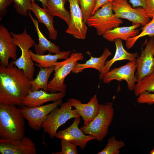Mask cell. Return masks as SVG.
I'll return each instance as SVG.
<instances>
[{
    "label": "cell",
    "instance_id": "cell-1",
    "mask_svg": "<svg viewBox=\"0 0 154 154\" xmlns=\"http://www.w3.org/2000/svg\"><path fill=\"white\" fill-rule=\"evenodd\" d=\"M30 80L11 62L0 66V103L19 106L30 90Z\"/></svg>",
    "mask_w": 154,
    "mask_h": 154
},
{
    "label": "cell",
    "instance_id": "cell-2",
    "mask_svg": "<svg viewBox=\"0 0 154 154\" xmlns=\"http://www.w3.org/2000/svg\"><path fill=\"white\" fill-rule=\"evenodd\" d=\"M17 106L0 103V139L15 141L24 137L25 118Z\"/></svg>",
    "mask_w": 154,
    "mask_h": 154
},
{
    "label": "cell",
    "instance_id": "cell-3",
    "mask_svg": "<svg viewBox=\"0 0 154 154\" xmlns=\"http://www.w3.org/2000/svg\"><path fill=\"white\" fill-rule=\"evenodd\" d=\"M10 33L14 42L20 48L21 53L18 59L11 62L19 69L22 70L26 77L31 80H33L35 67L29 51L30 48L34 46L35 42L30 35L27 34L26 28L21 33L16 34L12 32Z\"/></svg>",
    "mask_w": 154,
    "mask_h": 154
},
{
    "label": "cell",
    "instance_id": "cell-4",
    "mask_svg": "<svg viewBox=\"0 0 154 154\" xmlns=\"http://www.w3.org/2000/svg\"><path fill=\"white\" fill-rule=\"evenodd\" d=\"M99 113L88 125L80 129L84 134L93 136L99 141H102L108 133V128L114 116V109L112 102L99 105Z\"/></svg>",
    "mask_w": 154,
    "mask_h": 154
},
{
    "label": "cell",
    "instance_id": "cell-5",
    "mask_svg": "<svg viewBox=\"0 0 154 154\" xmlns=\"http://www.w3.org/2000/svg\"><path fill=\"white\" fill-rule=\"evenodd\" d=\"M70 99L64 103L60 108L53 110L46 117L41 125L45 132L51 138L55 137L59 127L68 120L80 117V116L76 109H72Z\"/></svg>",
    "mask_w": 154,
    "mask_h": 154
},
{
    "label": "cell",
    "instance_id": "cell-6",
    "mask_svg": "<svg viewBox=\"0 0 154 154\" xmlns=\"http://www.w3.org/2000/svg\"><path fill=\"white\" fill-rule=\"evenodd\" d=\"M84 58L82 53L74 52L71 54L67 59L56 62L54 64V76L48 83V91L52 93L65 92L66 86L64 80L66 77L72 71L78 61L82 60Z\"/></svg>",
    "mask_w": 154,
    "mask_h": 154
},
{
    "label": "cell",
    "instance_id": "cell-7",
    "mask_svg": "<svg viewBox=\"0 0 154 154\" xmlns=\"http://www.w3.org/2000/svg\"><path fill=\"white\" fill-rule=\"evenodd\" d=\"M112 3H109L102 6L87 21L86 24L95 28L98 36H102L107 31L118 27L123 23L121 19L115 17Z\"/></svg>",
    "mask_w": 154,
    "mask_h": 154
},
{
    "label": "cell",
    "instance_id": "cell-8",
    "mask_svg": "<svg viewBox=\"0 0 154 154\" xmlns=\"http://www.w3.org/2000/svg\"><path fill=\"white\" fill-rule=\"evenodd\" d=\"M112 7L115 17L127 19L133 24L139 23L144 26L150 21L144 8H133L127 0H115L112 2Z\"/></svg>",
    "mask_w": 154,
    "mask_h": 154
},
{
    "label": "cell",
    "instance_id": "cell-9",
    "mask_svg": "<svg viewBox=\"0 0 154 154\" xmlns=\"http://www.w3.org/2000/svg\"><path fill=\"white\" fill-rule=\"evenodd\" d=\"M136 68V61H129L124 65L110 70L104 75L102 80L107 84L114 80H125L128 89L133 91L137 82L135 76Z\"/></svg>",
    "mask_w": 154,
    "mask_h": 154
},
{
    "label": "cell",
    "instance_id": "cell-10",
    "mask_svg": "<svg viewBox=\"0 0 154 154\" xmlns=\"http://www.w3.org/2000/svg\"><path fill=\"white\" fill-rule=\"evenodd\" d=\"M62 102L61 100L50 104L31 108L22 106L21 110L30 128L37 130L41 128L42 123L46 116Z\"/></svg>",
    "mask_w": 154,
    "mask_h": 154
},
{
    "label": "cell",
    "instance_id": "cell-11",
    "mask_svg": "<svg viewBox=\"0 0 154 154\" xmlns=\"http://www.w3.org/2000/svg\"><path fill=\"white\" fill-rule=\"evenodd\" d=\"M69 4L70 20L66 31L74 38L83 40L86 37L88 27L84 21L78 0H67Z\"/></svg>",
    "mask_w": 154,
    "mask_h": 154
},
{
    "label": "cell",
    "instance_id": "cell-12",
    "mask_svg": "<svg viewBox=\"0 0 154 154\" xmlns=\"http://www.w3.org/2000/svg\"><path fill=\"white\" fill-rule=\"evenodd\" d=\"M154 38L151 37L144 50L136 60L137 82L145 76L154 72Z\"/></svg>",
    "mask_w": 154,
    "mask_h": 154
},
{
    "label": "cell",
    "instance_id": "cell-13",
    "mask_svg": "<svg viewBox=\"0 0 154 154\" xmlns=\"http://www.w3.org/2000/svg\"><path fill=\"white\" fill-rule=\"evenodd\" d=\"M35 143L29 137L12 140L0 139V153L1 154H36Z\"/></svg>",
    "mask_w": 154,
    "mask_h": 154
},
{
    "label": "cell",
    "instance_id": "cell-14",
    "mask_svg": "<svg viewBox=\"0 0 154 154\" xmlns=\"http://www.w3.org/2000/svg\"><path fill=\"white\" fill-rule=\"evenodd\" d=\"M80 123V117L74 118L73 122L69 127L57 132L55 137L68 141L83 149L88 142L95 139L93 136L86 135L82 132L78 126Z\"/></svg>",
    "mask_w": 154,
    "mask_h": 154
},
{
    "label": "cell",
    "instance_id": "cell-15",
    "mask_svg": "<svg viewBox=\"0 0 154 154\" xmlns=\"http://www.w3.org/2000/svg\"><path fill=\"white\" fill-rule=\"evenodd\" d=\"M4 25L0 26V64L6 67L9 64V59L16 60L17 45L14 42L13 37Z\"/></svg>",
    "mask_w": 154,
    "mask_h": 154
},
{
    "label": "cell",
    "instance_id": "cell-16",
    "mask_svg": "<svg viewBox=\"0 0 154 154\" xmlns=\"http://www.w3.org/2000/svg\"><path fill=\"white\" fill-rule=\"evenodd\" d=\"M65 92L48 93L42 89L32 91L30 90L22 103V106L31 108L42 105L48 102H56L62 100Z\"/></svg>",
    "mask_w": 154,
    "mask_h": 154
},
{
    "label": "cell",
    "instance_id": "cell-17",
    "mask_svg": "<svg viewBox=\"0 0 154 154\" xmlns=\"http://www.w3.org/2000/svg\"><path fill=\"white\" fill-rule=\"evenodd\" d=\"M72 107H74L84 121V126L88 125L98 115L99 105L96 94L94 95L87 103L83 104L80 100L70 99Z\"/></svg>",
    "mask_w": 154,
    "mask_h": 154
},
{
    "label": "cell",
    "instance_id": "cell-18",
    "mask_svg": "<svg viewBox=\"0 0 154 154\" xmlns=\"http://www.w3.org/2000/svg\"><path fill=\"white\" fill-rule=\"evenodd\" d=\"M31 11L37 19L38 22L43 24L48 31L50 39L55 40L57 35V31L54 25V16L46 8H41L34 1H32Z\"/></svg>",
    "mask_w": 154,
    "mask_h": 154
},
{
    "label": "cell",
    "instance_id": "cell-19",
    "mask_svg": "<svg viewBox=\"0 0 154 154\" xmlns=\"http://www.w3.org/2000/svg\"><path fill=\"white\" fill-rule=\"evenodd\" d=\"M114 42L116 46L114 56L111 59L106 61L102 72L99 75L100 80H102L104 75L110 70L111 67L115 62L123 60L136 61L139 56L137 52L131 53L127 52L124 48L122 40L120 39H116Z\"/></svg>",
    "mask_w": 154,
    "mask_h": 154
},
{
    "label": "cell",
    "instance_id": "cell-20",
    "mask_svg": "<svg viewBox=\"0 0 154 154\" xmlns=\"http://www.w3.org/2000/svg\"><path fill=\"white\" fill-rule=\"evenodd\" d=\"M28 12V15L33 23L38 36V43L37 44L35 42L34 46L35 53L42 55L46 51L50 53L55 54L60 52V51L59 47L55 45L45 37L39 28L38 21L33 17L30 10Z\"/></svg>",
    "mask_w": 154,
    "mask_h": 154
},
{
    "label": "cell",
    "instance_id": "cell-21",
    "mask_svg": "<svg viewBox=\"0 0 154 154\" xmlns=\"http://www.w3.org/2000/svg\"><path fill=\"white\" fill-rule=\"evenodd\" d=\"M137 23L129 26L117 27L106 32L103 35V38L110 42H114L116 39L126 41L129 38L135 37L139 34L137 28L141 26Z\"/></svg>",
    "mask_w": 154,
    "mask_h": 154
},
{
    "label": "cell",
    "instance_id": "cell-22",
    "mask_svg": "<svg viewBox=\"0 0 154 154\" xmlns=\"http://www.w3.org/2000/svg\"><path fill=\"white\" fill-rule=\"evenodd\" d=\"M112 55V52L107 48H105L102 54L98 57L90 55V58L84 63L78 62L73 69V73L77 74L82 72L83 70L88 68H93L97 70L100 74L104 70L107 58Z\"/></svg>",
    "mask_w": 154,
    "mask_h": 154
},
{
    "label": "cell",
    "instance_id": "cell-23",
    "mask_svg": "<svg viewBox=\"0 0 154 154\" xmlns=\"http://www.w3.org/2000/svg\"><path fill=\"white\" fill-rule=\"evenodd\" d=\"M71 51H60V52L52 55L49 52L46 55H41L34 53L30 50L29 53L33 61L36 62V65L39 67L48 68L54 66L58 59H66L71 54Z\"/></svg>",
    "mask_w": 154,
    "mask_h": 154
},
{
    "label": "cell",
    "instance_id": "cell-24",
    "mask_svg": "<svg viewBox=\"0 0 154 154\" xmlns=\"http://www.w3.org/2000/svg\"><path fill=\"white\" fill-rule=\"evenodd\" d=\"M55 66L48 68L39 67L40 70L35 79L30 80V90L32 91L41 89L48 92V80L52 73L54 71Z\"/></svg>",
    "mask_w": 154,
    "mask_h": 154
},
{
    "label": "cell",
    "instance_id": "cell-25",
    "mask_svg": "<svg viewBox=\"0 0 154 154\" xmlns=\"http://www.w3.org/2000/svg\"><path fill=\"white\" fill-rule=\"evenodd\" d=\"M67 0H48L46 8L54 17L63 20L68 25L70 20V13L65 7Z\"/></svg>",
    "mask_w": 154,
    "mask_h": 154
},
{
    "label": "cell",
    "instance_id": "cell-26",
    "mask_svg": "<svg viewBox=\"0 0 154 154\" xmlns=\"http://www.w3.org/2000/svg\"><path fill=\"white\" fill-rule=\"evenodd\" d=\"M152 19L142 28V31L136 36L129 38L125 41V45L128 49L132 48L135 42L139 38L147 36L149 37L154 36V16Z\"/></svg>",
    "mask_w": 154,
    "mask_h": 154
},
{
    "label": "cell",
    "instance_id": "cell-27",
    "mask_svg": "<svg viewBox=\"0 0 154 154\" xmlns=\"http://www.w3.org/2000/svg\"><path fill=\"white\" fill-rule=\"evenodd\" d=\"M133 91L137 96L145 91L154 92V72L147 76L137 82Z\"/></svg>",
    "mask_w": 154,
    "mask_h": 154
},
{
    "label": "cell",
    "instance_id": "cell-28",
    "mask_svg": "<svg viewBox=\"0 0 154 154\" xmlns=\"http://www.w3.org/2000/svg\"><path fill=\"white\" fill-rule=\"evenodd\" d=\"M125 146L124 142L116 139L115 136L110 138L105 147L98 154H119L120 149Z\"/></svg>",
    "mask_w": 154,
    "mask_h": 154
},
{
    "label": "cell",
    "instance_id": "cell-29",
    "mask_svg": "<svg viewBox=\"0 0 154 154\" xmlns=\"http://www.w3.org/2000/svg\"><path fill=\"white\" fill-rule=\"evenodd\" d=\"M97 0H78L80 5L84 21L86 23L87 19L92 15Z\"/></svg>",
    "mask_w": 154,
    "mask_h": 154
},
{
    "label": "cell",
    "instance_id": "cell-30",
    "mask_svg": "<svg viewBox=\"0 0 154 154\" xmlns=\"http://www.w3.org/2000/svg\"><path fill=\"white\" fill-rule=\"evenodd\" d=\"M12 1L19 14L25 16L28 15V11L31 9L32 0H12Z\"/></svg>",
    "mask_w": 154,
    "mask_h": 154
},
{
    "label": "cell",
    "instance_id": "cell-31",
    "mask_svg": "<svg viewBox=\"0 0 154 154\" xmlns=\"http://www.w3.org/2000/svg\"><path fill=\"white\" fill-rule=\"evenodd\" d=\"M60 142L62 147L61 151L53 153V154H77L76 145L71 142L63 139H61Z\"/></svg>",
    "mask_w": 154,
    "mask_h": 154
},
{
    "label": "cell",
    "instance_id": "cell-32",
    "mask_svg": "<svg viewBox=\"0 0 154 154\" xmlns=\"http://www.w3.org/2000/svg\"><path fill=\"white\" fill-rule=\"evenodd\" d=\"M137 102L140 104H146L149 105L154 104V93L147 91L141 93L138 96Z\"/></svg>",
    "mask_w": 154,
    "mask_h": 154
},
{
    "label": "cell",
    "instance_id": "cell-33",
    "mask_svg": "<svg viewBox=\"0 0 154 154\" xmlns=\"http://www.w3.org/2000/svg\"><path fill=\"white\" fill-rule=\"evenodd\" d=\"M144 9L146 15L150 18H152L154 16V0H146Z\"/></svg>",
    "mask_w": 154,
    "mask_h": 154
},
{
    "label": "cell",
    "instance_id": "cell-34",
    "mask_svg": "<svg viewBox=\"0 0 154 154\" xmlns=\"http://www.w3.org/2000/svg\"><path fill=\"white\" fill-rule=\"evenodd\" d=\"M12 0H0V15L3 16L7 12V7L11 5Z\"/></svg>",
    "mask_w": 154,
    "mask_h": 154
},
{
    "label": "cell",
    "instance_id": "cell-35",
    "mask_svg": "<svg viewBox=\"0 0 154 154\" xmlns=\"http://www.w3.org/2000/svg\"><path fill=\"white\" fill-rule=\"evenodd\" d=\"M115 0H97L96 4L94 9L92 15L95 12L102 6L107 3L112 2Z\"/></svg>",
    "mask_w": 154,
    "mask_h": 154
},
{
    "label": "cell",
    "instance_id": "cell-36",
    "mask_svg": "<svg viewBox=\"0 0 154 154\" xmlns=\"http://www.w3.org/2000/svg\"><path fill=\"white\" fill-rule=\"evenodd\" d=\"M129 2L133 7H141L145 8L146 0H129Z\"/></svg>",
    "mask_w": 154,
    "mask_h": 154
},
{
    "label": "cell",
    "instance_id": "cell-37",
    "mask_svg": "<svg viewBox=\"0 0 154 154\" xmlns=\"http://www.w3.org/2000/svg\"><path fill=\"white\" fill-rule=\"evenodd\" d=\"M38 0L40 1L42 4L43 8H46L48 0H32V1Z\"/></svg>",
    "mask_w": 154,
    "mask_h": 154
},
{
    "label": "cell",
    "instance_id": "cell-38",
    "mask_svg": "<svg viewBox=\"0 0 154 154\" xmlns=\"http://www.w3.org/2000/svg\"><path fill=\"white\" fill-rule=\"evenodd\" d=\"M150 154H154V147L151 150Z\"/></svg>",
    "mask_w": 154,
    "mask_h": 154
},
{
    "label": "cell",
    "instance_id": "cell-39",
    "mask_svg": "<svg viewBox=\"0 0 154 154\" xmlns=\"http://www.w3.org/2000/svg\"></svg>",
    "mask_w": 154,
    "mask_h": 154
}]
</instances>
